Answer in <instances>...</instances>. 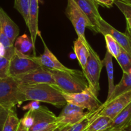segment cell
<instances>
[{"label":"cell","mask_w":131,"mask_h":131,"mask_svg":"<svg viewBox=\"0 0 131 131\" xmlns=\"http://www.w3.org/2000/svg\"><path fill=\"white\" fill-rule=\"evenodd\" d=\"M19 89L23 93L26 101H38L64 107L67 104L61 89L56 85L50 84H25L19 82Z\"/></svg>","instance_id":"6da1fadb"},{"label":"cell","mask_w":131,"mask_h":131,"mask_svg":"<svg viewBox=\"0 0 131 131\" xmlns=\"http://www.w3.org/2000/svg\"><path fill=\"white\" fill-rule=\"evenodd\" d=\"M56 85L63 93H80L88 88V84L82 71L74 70L72 72L50 70Z\"/></svg>","instance_id":"7a4b0ae2"},{"label":"cell","mask_w":131,"mask_h":131,"mask_svg":"<svg viewBox=\"0 0 131 131\" xmlns=\"http://www.w3.org/2000/svg\"><path fill=\"white\" fill-rule=\"evenodd\" d=\"M19 82L12 77L0 79V105L11 109L26 102Z\"/></svg>","instance_id":"3957f363"},{"label":"cell","mask_w":131,"mask_h":131,"mask_svg":"<svg viewBox=\"0 0 131 131\" xmlns=\"http://www.w3.org/2000/svg\"><path fill=\"white\" fill-rule=\"evenodd\" d=\"M89 56L88 62L84 70L82 71L88 82L89 89L98 96L100 90V73L104 67V64L100 57L90 45H89Z\"/></svg>","instance_id":"277c9868"},{"label":"cell","mask_w":131,"mask_h":131,"mask_svg":"<svg viewBox=\"0 0 131 131\" xmlns=\"http://www.w3.org/2000/svg\"><path fill=\"white\" fill-rule=\"evenodd\" d=\"M65 14L73 26L78 37L84 43L88 44V42L85 36V28H89L91 30L93 31V26L88 16L73 0H68Z\"/></svg>","instance_id":"5b68a950"},{"label":"cell","mask_w":131,"mask_h":131,"mask_svg":"<svg viewBox=\"0 0 131 131\" xmlns=\"http://www.w3.org/2000/svg\"><path fill=\"white\" fill-rule=\"evenodd\" d=\"M62 94L67 103L86 109L89 112L95 111L102 105L98 100V96L89 87L80 93H66L62 92Z\"/></svg>","instance_id":"8992f818"},{"label":"cell","mask_w":131,"mask_h":131,"mask_svg":"<svg viewBox=\"0 0 131 131\" xmlns=\"http://www.w3.org/2000/svg\"><path fill=\"white\" fill-rule=\"evenodd\" d=\"M41 67L42 66L33 59L32 56L23 55L14 50V53L10 62L9 77L19 76Z\"/></svg>","instance_id":"52a82bcc"},{"label":"cell","mask_w":131,"mask_h":131,"mask_svg":"<svg viewBox=\"0 0 131 131\" xmlns=\"http://www.w3.org/2000/svg\"><path fill=\"white\" fill-rule=\"evenodd\" d=\"M40 38L42 40L44 45V52L40 56H32L33 59L38 63L42 67L47 68L50 70H56V71H66V72H72L74 71L73 69H70L66 67L59 60V59L55 57V55L51 51L46 45L45 40L41 36V31L38 34Z\"/></svg>","instance_id":"ba28073f"},{"label":"cell","mask_w":131,"mask_h":131,"mask_svg":"<svg viewBox=\"0 0 131 131\" xmlns=\"http://www.w3.org/2000/svg\"><path fill=\"white\" fill-rule=\"evenodd\" d=\"M34 123L28 131H41L57 124V118L53 112L45 106L31 111Z\"/></svg>","instance_id":"9c48e42d"},{"label":"cell","mask_w":131,"mask_h":131,"mask_svg":"<svg viewBox=\"0 0 131 131\" xmlns=\"http://www.w3.org/2000/svg\"><path fill=\"white\" fill-rule=\"evenodd\" d=\"M15 79L19 82L25 84H50L56 85L52 74L50 70L41 67L27 73L14 77Z\"/></svg>","instance_id":"30bf717a"},{"label":"cell","mask_w":131,"mask_h":131,"mask_svg":"<svg viewBox=\"0 0 131 131\" xmlns=\"http://www.w3.org/2000/svg\"><path fill=\"white\" fill-rule=\"evenodd\" d=\"M85 109L71 104H66L57 118V123L59 127L76 124L85 116L88 112Z\"/></svg>","instance_id":"8fae6325"},{"label":"cell","mask_w":131,"mask_h":131,"mask_svg":"<svg viewBox=\"0 0 131 131\" xmlns=\"http://www.w3.org/2000/svg\"><path fill=\"white\" fill-rule=\"evenodd\" d=\"M131 102V91L127 92L108 102L102 104V107L99 114L106 116L114 119Z\"/></svg>","instance_id":"7c38bea8"},{"label":"cell","mask_w":131,"mask_h":131,"mask_svg":"<svg viewBox=\"0 0 131 131\" xmlns=\"http://www.w3.org/2000/svg\"><path fill=\"white\" fill-rule=\"evenodd\" d=\"M99 33L103 36L110 34L118 42L119 46L131 56V40L127 32L124 34L118 31L102 18L100 22Z\"/></svg>","instance_id":"4fadbf2b"},{"label":"cell","mask_w":131,"mask_h":131,"mask_svg":"<svg viewBox=\"0 0 131 131\" xmlns=\"http://www.w3.org/2000/svg\"><path fill=\"white\" fill-rule=\"evenodd\" d=\"M90 20L94 33H99L100 22L102 19L98 11V5L94 0H73Z\"/></svg>","instance_id":"5bb4252c"},{"label":"cell","mask_w":131,"mask_h":131,"mask_svg":"<svg viewBox=\"0 0 131 131\" xmlns=\"http://www.w3.org/2000/svg\"><path fill=\"white\" fill-rule=\"evenodd\" d=\"M39 0H30L29 9L28 22L27 26L30 34V39L32 41L34 47L36 49V42L37 36L39 34L38 28Z\"/></svg>","instance_id":"9a60e30c"},{"label":"cell","mask_w":131,"mask_h":131,"mask_svg":"<svg viewBox=\"0 0 131 131\" xmlns=\"http://www.w3.org/2000/svg\"><path fill=\"white\" fill-rule=\"evenodd\" d=\"M0 24L7 36L14 45L19 34V28L2 7H0Z\"/></svg>","instance_id":"2e32d148"},{"label":"cell","mask_w":131,"mask_h":131,"mask_svg":"<svg viewBox=\"0 0 131 131\" xmlns=\"http://www.w3.org/2000/svg\"><path fill=\"white\" fill-rule=\"evenodd\" d=\"M131 125V102L112 120L108 128L125 130Z\"/></svg>","instance_id":"e0dca14e"},{"label":"cell","mask_w":131,"mask_h":131,"mask_svg":"<svg viewBox=\"0 0 131 131\" xmlns=\"http://www.w3.org/2000/svg\"><path fill=\"white\" fill-rule=\"evenodd\" d=\"M14 47L15 51L23 55L31 56L30 55L33 52V56H36V49L34 47L32 41L26 34L16 39L14 44Z\"/></svg>","instance_id":"ac0fdd59"},{"label":"cell","mask_w":131,"mask_h":131,"mask_svg":"<svg viewBox=\"0 0 131 131\" xmlns=\"http://www.w3.org/2000/svg\"><path fill=\"white\" fill-rule=\"evenodd\" d=\"M89 42L88 44L84 43L79 37L73 42V51L81 67L82 71L85 68L89 56Z\"/></svg>","instance_id":"d6986e66"},{"label":"cell","mask_w":131,"mask_h":131,"mask_svg":"<svg viewBox=\"0 0 131 131\" xmlns=\"http://www.w3.org/2000/svg\"><path fill=\"white\" fill-rule=\"evenodd\" d=\"M129 91H131V73H123V76L121 80L115 85L111 95L107 100H105V102L111 101L118 96Z\"/></svg>","instance_id":"ffe728a7"},{"label":"cell","mask_w":131,"mask_h":131,"mask_svg":"<svg viewBox=\"0 0 131 131\" xmlns=\"http://www.w3.org/2000/svg\"><path fill=\"white\" fill-rule=\"evenodd\" d=\"M102 63L104 66H105L106 69L108 77V93L107 99L110 97L115 88L114 82V68H113V56L106 51L105 57L102 60Z\"/></svg>","instance_id":"44dd1931"},{"label":"cell","mask_w":131,"mask_h":131,"mask_svg":"<svg viewBox=\"0 0 131 131\" xmlns=\"http://www.w3.org/2000/svg\"><path fill=\"white\" fill-rule=\"evenodd\" d=\"M113 119L106 116L100 115L98 113L92 120L85 131H101L107 128Z\"/></svg>","instance_id":"7402d4cb"},{"label":"cell","mask_w":131,"mask_h":131,"mask_svg":"<svg viewBox=\"0 0 131 131\" xmlns=\"http://www.w3.org/2000/svg\"><path fill=\"white\" fill-rule=\"evenodd\" d=\"M102 106L99 109H97L95 111H88V113H87L83 119L79 121L76 124L72 125L71 131H85V130L88 128V126L91 123V122H92V120L94 119V117L100 113V110L102 109Z\"/></svg>","instance_id":"603a6c76"},{"label":"cell","mask_w":131,"mask_h":131,"mask_svg":"<svg viewBox=\"0 0 131 131\" xmlns=\"http://www.w3.org/2000/svg\"><path fill=\"white\" fill-rule=\"evenodd\" d=\"M20 123V119L16 114L15 108L10 109L2 131H17Z\"/></svg>","instance_id":"cb8c5ba5"},{"label":"cell","mask_w":131,"mask_h":131,"mask_svg":"<svg viewBox=\"0 0 131 131\" xmlns=\"http://www.w3.org/2000/svg\"><path fill=\"white\" fill-rule=\"evenodd\" d=\"M123 73H129L131 71V56L122 48L119 55L116 59Z\"/></svg>","instance_id":"d4e9b609"},{"label":"cell","mask_w":131,"mask_h":131,"mask_svg":"<svg viewBox=\"0 0 131 131\" xmlns=\"http://www.w3.org/2000/svg\"><path fill=\"white\" fill-rule=\"evenodd\" d=\"M104 36L106 43L107 51L113 56V57L116 59L120 53L122 47L110 34H105Z\"/></svg>","instance_id":"484cf974"},{"label":"cell","mask_w":131,"mask_h":131,"mask_svg":"<svg viewBox=\"0 0 131 131\" xmlns=\"http://www.w3.org/2000/svg\"><path fill=\"white\" fill-rule=\"evenodd\" d=\"M30 3V0H14V7L22 16L26 26H27L28 22Z\"/></svg>","instance_id":"4316f807"},{"label":"cell","mask_w":131,"mask_h":131,"mask_svg":"<svg viewBox=\"0 0 131 131\" xmlns=\"http://www.w3.org/2000/svg\"><path fill=\"white\" fill-rule=\"evenodd\" d=\"M10 59L5 56L0 58V79H4L9 77Z\"/></svg>","instance_id":"83f0119b"},{"label":"cell","mask_w":131,"mask_h":131,"mask_svg":"<svg viewBox=\"0 0 131 131\" xmlns=\"http://www.w3.org/2000/svg\"><path fill=\"white\" fill-rule=\"evenodd\" d=\"M114 5L123 13L125 17L131 16V6L125 4L121 0H114Z\"/></svg>","instance_id":"f1b7e54d"},{"label":"cell","mask_w":131,"mask_h":131,"mask_svg":"<svg viewBox=\"0 0 131 131\" xmlns=\"http://www.w3.org/2000/svg\"><path fill=\"white\" fill-rule=\"evenodd\" d=\"M20 121L28 129H29L32 126L34 123V118L31 114V111H28L27 113L23 116V118L20 119Z\"/></svg>","instance_id":"f546056e"},{"label":"cell","mask_w":131,"mask_h":131,"mask_svg":"<svg viewBox=\"0 0 131 131\" xmlns=\"http://www.w3.org/2000/svg\"><path fill=\"white\" fill-rule=\"evenodd\" d=\"M10 109L7 107L0 105V131L3 130L5 121L7 119Z\"/></svg>","instance_id":"4dcf8cb0"},{"label":"cell","mask_w":131,"mask_h":131,"mask_svg":"<svg viewBox=\"0 0 131 131\" xmlns=\"http://www.w3.org/2000/svg\"><path fill=\"white\" fill-rule=\"evenodd\" d=\"M40 103H41L40 102L32 100V101H30V102H29L28 104H27L26 105H24V106L22 107V109L23 111L36 110V109H39V108L41 106Z\"/></svg>","instance_id":"1f68e13d"},{"label":"cell","mask_w":131,"mask_h":131,"mask_svg":"<svg viewBox=\"0 0 131 131\" xmlns=\"http://www.w3.org/2000/svg\"><path fill=\"white\" fill-rule=\"evenodd\" d=\"M98 5L107 8H111L114 4V0H94Z\"/></svg>","instance_id":"d6a6232c"},{"label":"cell","mask_w":131,"mask_h":131,"mask_svg":"<svg viewBox=\"0 0 131 131\" xmlns=\"http://www.w3.org/2000/svg\"><path fill=\"white\" fill-rule=\"evenodd\" d=\"M125 19L127 23V33L131 37V16H127Z\"/></svg>","instance_id":"836d02e7"},{"label":"cell","mask_w":131,"mask_h":131,"mask_svg":"<svg viewBox=\"0 0 131 131\" xmlns=\"http://www.w3.org/2000/svg\"><path fill=\"white\" fill-rule=\"evenodd\" d=\"M71 127H72V125H71L61 126V127H59L58 126L53 131H71Z\"/></svg>","instance_id":"e575fe53"},{"label":"cell","mask_w":131,"mask_h":131,"mask_svg":"<svg viewBox=\"0 0 131 131\" xmlns=\"http://www.w3.org/2000/svg\"><path fill=\"white\" fill-rule=\"evenodd\" d=\"M6 53V49L5 46L2 45V43H0V58L5 57Z\"/></svg>","instance_id":"d590c367"},{"label":"cell","mask_w":131,"mask_h":131,"mask_svg":"<svg viewBox=\"0 0 131 131\" xmlns=\"http://www.w3.org/2000/svg\"><path fill=\"white\" fill-rule=\"evenodd\" d=\"M17 131H28V128L21 123V121H20L19 125Z\"/></svg>","instance_id":"8d00e7d4"},{"label":"cell","mask_w":131,"mask_h":131,"mask_svg":"<svg viewBox=\"0 0 131 131\" xmlns=\"http://www.w3.org/2000/svg\"><path fill=\"white\" fill-rule=\"evenodd\" d=\"M57 127H58V125H57V124L53 125L51 126V127H48V128H46V129L43 130H41V131H53L54 130H55Z\"/></svg>","instance_id":"74e56055"},{"label":"cell","mask_w":131,"mask_h":131,"mask_svg":"<svg viewBox=\"0 0 131 131\" xmlns=\"http://www.w3.org/2000/svg\"><path fill=\"white\" fill-rule=\"evenodd\" d=\"M101 131H126V130H116V129H114V128H107L105 130H103Z\"/></svg>","instance_id":"f35d334b"},{"label":"cell","mask_w":131,"mask_h":131,"mask_svg":"<svg viewBox=\"0 0 131 131\" xmlns=\"http://www.w3.org/2000/svg\"><path fill=\"white\" fill-rule=\"evenodd\" d=\"M121 1L125 4L131 6V0H121Z\"/></svg>","instance_id":"ab89813d"},{"label":"cell","mask_w":131,"mask_h":131,"mask_svg":"<svg viewBox=\"0 0 131 131\" xmlns=\"http://www.w3.org/2000/svg\"><path fill=\"white\" fill-rule=\"evenodd\" d=\"M125 130L126 131H131V125H130V127L127 128V129Z\"/></svg>","instance_id":"60d3db41"},{"label":"cell","mask_w":131,"mask_h":131,"mask_svg":"<svg viewBox=\"0 0 131 131\" xmlns=\"http://www.w3.org/2000/svg\"><path fill=\"white\" fill-rule=\"evenodd\" d=\"M127 34H128V33H127ZM128 36H130V35H129V34H128ZM130 40H131V37H130Z\"/></svg>","instance_id":"b9f144b4"},{"label":"cell","mask_w":131,"mask_h":131,"mask_svg":"<svg viewBox=\"0 0 131 131\" xmlns=\"http://www.w3.org/2000/svg\"><path fill=\"white\" fill-rule=\"evenodd\" d=\"M39 2H41V1H42V0H39Z\"/></svg>","instance_id":"7bdbcfd3"}]
</instances>
